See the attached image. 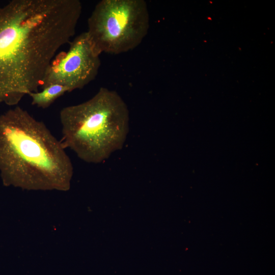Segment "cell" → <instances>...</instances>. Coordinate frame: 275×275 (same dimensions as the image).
<instances>
[{"label":"cell","instance_id":"obj_1","mask_svg":"<svg viewBox=\"0 0 275 275\" xmlns=\"http://www.w3.org/2000/svg\"><path fill=\"white\" fill-rule=\"evenodd\" d=\"M81 11L78 0H12L0 8V103L15 105L38 91Z\"/></svg>","mask_w":275,"mask_h":275},{"label":"cell","instance_id":"obj_2","mask_svg":"<svg viewBox=\"0 0 275 275\" xmlns=\"http://www.w3.org/2000/svg\"><path fill=\"white\" fill-rule=\"evenodd\" d=\"M73 165L45 124L17 106L0 115V175L4 185L68 190Z\"/></svg>","mask_w":275,"mask_h":275},{"label":"cell","instance_id":"obj_3","mask_svg":"<svg viewBox=\"0 0 275 275\" xmlns=\"http://www.w3.org/2000/svg\"><path fill=\"white\" fill-rule=\"evenodd\" d=\"M60 141L82 160L101 163L122 148L129 131V112L115 91L100 88L90 99L60 112Z\"/></svg>","mask_w":275,"mask_h":275},{"label":"cell","instance_id":"obj_4","mask_svg":"<svg viewBox=\"0 0 275 275\" xmlns=\"http://www.w3.org/2000/svg\"><path fill=\"white\" fill-rule=\"evenodd\" d=\"M149 27L145 1L101 0L89 16L86 32L98 54H119L138 47Z\"/></svg>","mask_w":275,"mask_h":275},{"label":"cell","instance_id":"obj_5","mask_svg":"<svg viewBox=\"0 0 275 275\" xmlns=\"http://www.w3.org/2000/svg\"><path fill=\"white\" fill-rule=\"evenodd\" d=\"M67 52L55 56L42 81V89L58 84L68 92L80 89L97 76L101 65L100 55L94 50L86 32L69 42Z\"/></svg>","mask_w":275,"mask_h":275},{"label":"cell","instance_id":"obj_6","mask_svg":"<svg viewBox=\"0 0 275 275\" xmlns=\"http://www.w3.org/2000/svg\"><path fill=\"white\" fill-rule=\"evenodd\" d=\"M66 92H68V90L65 87L53 84L42 88L41 91L33 92L29 95L31 98L32 105L45 109Z\"/></svg>","mask_w":275,"mask_h":275}]
</instances>
